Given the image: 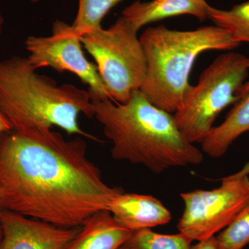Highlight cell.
I'll use <instances>...</instances> for the list:
<instances>
[{"instance_id":"cell-1","label":"cell","mask_w":249,"mask_h":249,"mask_svg":"<svg viewBox=\"0 0 249 249\" xmlns=\"http://www.w3.org/2000/svg\"><path fill=\"white\" fill-rule=\"evenodd\" d=\"M124 192L105 182L86 142L50 129L0 137L1 209L60 227H80Z\"/></svg>"},{"instance_id":"cell-2","label":"cell","mask_w":249,"mask_h":249,"mask_svg":"<svg viewBox=\"0 0 249 249\" xmlns=\"http://www.w3.org/2000/svg\"><path fill=\"white\" fill-rule=\"evenodd\" d=\"M92 103L93 117L112 143L114 160L143 165L157 174L204 160L201 150L181 133L173 114L156 107L140 90L124 103L110 99Z\"/></svg>"},{"instance_id":"cell-3","label":"cell","mask_w":249,"mask_h":249,"mask_svg":"<svg viewBox=\"0 0 249 249\" xmlns=\"http://www.w3.org/2000/svg\"><path fill=\"white\" fill-rule=\"evenodd\" d=\"M0 108L18 132L57 127L97 140L80 128L78 120L80 114L94 115L89 91L70 83L57 85L36 73L27 58L0 60Z\"/></svg>"},{"instance_id":"cell-4","label":"cell","mask_w":249,"mask_h":249,"mask_svg":"<svg viewBox=\"0 0 249 249\" xmlns=\"http://www.w3.org/2000/svg\"><path fill=\"white\" fill-rule=\"evenodd\" d=\"M139 37L146 59V74L139 90L156 107L173 114L191 88L190 75L197 57L240 45L215 25L190 31L160 25L147 28Z\"/></svg>"},{"instance_id":"cell-5","label":"cell","mask_w":249,"mask_h":249,"mask_svg":"<svg viewBox=\"0 0 249 249\" xmlns=\"http://www.w3.org/2000/svg\"><path fill=\"white\" fill-rule=\"evenodd\" d=\"M249 72V57L237 52L222 54L202 72L173 114L188 142L201 144L207 138L218 116L237 101Z\"/></svg>"},{"instance_id":"cell-6","label":"cell","mask_w":249,"mask_h":249,"mask_svg":"<svg viewBox=\"0 0 249 249\" xmlns=\"http://www.w3.org/2000/svg\"><path fill=\"white\" fill-rule=\"evenodd\" d=\"M138 32L121 16L108 29H91L80 37L115 103L127 102L145 80L146 59Z\"/></svg>"},{"instance_id":"cell-7","label":"cell","mask_w":249,"mask_h":249,"mask_svg":"<svg viewBox=\"0 0 249 249\" xmlns=\"http://www.w3.org/2000/svg\"><path fill=\"white\" fill-rule=\"evenodd\" d=\"M213 190H196L180 194L183 204L179 232L192 241L206 240L226 229L249 204V176H229Z\"/></svg>"},{"instance_id":"cell-8","label":"cell","mask_w":249,"mask_h":249,"mask_svg":"<svg viewBox=\"0 0 249 249\" xmlns=\"http://www.w3.org/2000/svg\"><path fill=\"white\" fill-rule=\"evenodd\" d=\"M80 37L73 26L56 20L53 22L52 35L27 37L25 47L29 53L28 60L36 70L49 67L60 73L70 72L76 75L88 85L92 101L110 99L96 64L85 55Z\"/></svg>"},{"instance_id":"cell-9","label":"cell","mask_w":249,"mask_h":249,"mask_svg":"<svg viewBox=\"0 0 249 249\" xmlns=\"http://www.w3.org/2000/svg\"><path fill=\"white\" fill-rule=\"evenodd\" d=\"M0 249H64L80 227H60L2 209Z\"/></svg>"},{"instance_id":"cell-10","label":"cell","mask_w":249,"mask_h":249,"mask_svg":"<svg viewBox=\"0 0 249 249\" xmlns=\"http://www.w3.org/2000/svg\"><path fill=\"white\" fill-rule=\"evenodd\" d=\"M107 211L131 232L165 225L172 218L169 210L155 196L124 191L111 199Z\"/></svg>"},{"instance_id":"cell-11","label":"cell","mask_w":249,"mask_h":249,"mask_svg":"<svg viewBox=\"0 0 249 249\" xmlns=\"http://www.w3.org/2000/svg\"><path fill=\"white\" fill-rule=\"evenodd\" d=\"M211 6L206 0H138L127 6L122 16L139 31L147 24L184 15L203 22L208 19Z\"/></svg>"},{"instance_id":"cell-12","label":"cell","mask_w":249,"mask_h":249,"mask_svg":"<svg viewBox=\"0 0 249 249\" xmlns=\"http://www.w3.org/2000/svg\"><path fill=\"white\" fill-rule=\"evenodd\" d=\"M237 96L224 122L214 127L201 143L203 151L210 157H222L236 139L249 132V81L242 85Z\"/></svg>"},{"instance_id":"cell-13","label":"cell","mask_w":249,"mask_h":249,"mask_svg":"<svg viewBox=\"0 0 249 249\" xmlns=\"http://www.w3.org/2000/svg\"><path fill=\"white\" fill-rule=\"evenodd\" d=\"M132 232L114 220L107 211L89 217L64 249H119Z\"/></svg>"},{"instance_id":"cell-14","label":"cell","mask_w":249,"mask_h":249,"mask_svg":"<svg viewBox=\"0 0 249 249\" xmlns=\"http://www.w3.org/2000/svg\"><path fill=\"white\" fill-rule=\"evenodd\" d=\"M208 19L214 25L227 31L238 43H249V1L232 6L229 10L211 6Z\"/></svg>"},{"instance_id":"cell-15","label":"cell","mask_w":249,"mask_h":249,"mask_svg":"<svg viewBox=\"0 0 249 249\" xmlns=\"http://www.w3.org/2000/svg\"><path fill=\"white\" fill-rule=\"evenodd\" d=\"M193 242L181 232L168 235L142 229L132 232L124 246L127 249H191Z\"/></svg>"},{"instance_id":"cell-16","label":"cell","mask_w":249,"mask_h":249,"mask_svg":"<svg viewBox=\"0 0 249 249\" xmlns=\"http://www.w3.org/2000/svg\"><path fill=\"white\" fill-rule=\"evenodd\" d=\"M123 0H78V9L73 27L80 35L102 27L101 22L112 8Z\"/></svg>"},{"instance_id":"cell-17","label":"cell","mask_w":249,"mask_h":249,"mask_svg":"<svg viewBox=\"0 0 249 249\" xmlns=\"http://www.w3.org/2000/svg\"><path fill=\"white\" fill-rule=\"evenodd\" d=\"M219 249H242L249 244V204L215 236Z\"/></svg>"},{"instance_id":"cell-18","label":"cell","mask_w":249,"mask_h":249,"mask_svg":"<svg viewBox=\"0 0 249 249\" xmlns=\"http://www.w3.org/2000/svg\"><path fill=\"white\" fill-rule=\"evenodd\" d=\"M191 249H218L215 236L206 240L199 241L196 245L191 247Z\"/></svg>"},{"instance_id":"cell-19","label":"cell","mask_w":249,"mask_h":249,"mask_svg":"<svg viewBox=\"0 0 249 249\" xmlns=\"http://www.w3.org/2000/svg\"><path fill=\"white\" fill-rule=\"evenodd\" d=\"M12 129L13 127L11 125V123L8 120L7 118L4 115V113H3L1 108H0V137L3 134L9 132V131L12 130Z\"/></svg>"},{"instance_id":"cell-20","label":"cell","mask_w":249,"mask_h":249,"mask_svg":"<svg viewBox=\"0 0 249 249\" xmlns=\"http://www.w3.org/2000/svg\"><path fill=\"white\" fill-rule=\"evenodd\" d=\"M249 161L248 163H247L245 165V166L243 167V168H242L240 170V171L237 172V173H236L235 174H233V175H231V176L234 177V178H239V177H242V176H249Z\"/></svg>"},{"instance_id":"cell-21","label":"cell","mask_w":249,"mask_h":249,"mask_svg":"<svg viewBox=\"0 0 249 249\" xmlns=\"http://www.w3.org/2000/svg\"><path fill=\"white\" fill-rule=\"evenodd\" d=\"M4 19L3 16L0 14V36H1V32H2L3 25H4Z\"/></svg>"},{"instance_id":"cell-22","label":"cell","mask_w":249,"mask_h":249,"mask_svg":"<svg viewBox=\"0 0 249 249\" xmlns=\"http://www.w3.org/2000/svg\"><path fill=\"white\" fill-rule=\"evenodd\" d=\"M1 210L2 209H1V204H0V213H1ZM0 235H1V225H0Z\"/></svg>"},{"instance_id":"cell-23","label":"cell","mask_w":249,"mask_h":249,"mask_svg":"<svg viewBox=\"0 0 249 249\" xmlns=\"http://www.w3.org/2000/svg\"><path fill=\"white\" fill-rule=\"evenodd\" d=\"M39 1H40V0H32L33 2L34 3L38 2Z\"/></svg>"},{"instance_id":"cell-24","label":"cell","mask_w":249,"mask_h":249,"mask_svg":"<svg viewBox=\"0 0 249 249\" xmlns=\"http://www.w3.org/2000/svg\"><path fill=\"white\" fill-rule=\"evenodd\" d=\"M119 249H126L125 247H124V246H123V247H121V248Z\"/></svg>"}]
</instances>
